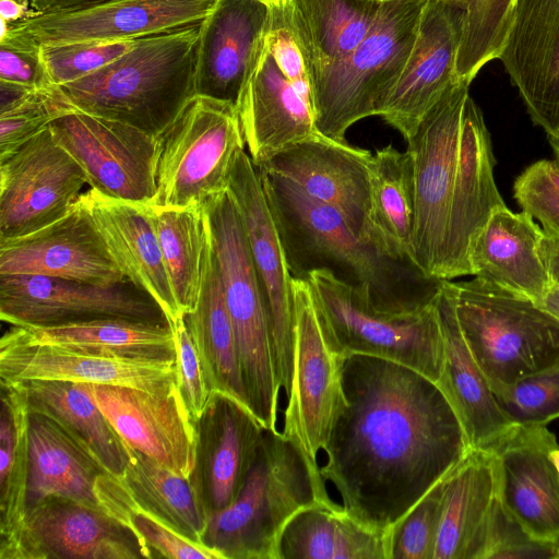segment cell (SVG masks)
<instances>
[{
    "mask_svg": "<svg viewBox=\"0 0 559 559\" xmlns=\"http://www.w3.org/2000/svg\"><path fill=\"white\" fill-rule=\"evenodd\" d=\"M516 0H467L455 75L468 84L488 61L499 59Z\"/></svg>",
    "mask_w": 559,
    "mask_h": 559,
    "instance_id": "obj_43",
    "label": "cell"
},
{
    "mask_svg": "<svg viewBox=\"0 0 559 559\" xmlns=\"http://www.w3.org/2000/svg\"><path fill=\"white\" fill-rule=\"evenodd\" d=\"M262 1L266 2L267 4H273V3H278V2L287 1V0H262Z\"/></svg>",
    "mask_w": 559,
    "mask_h": 559,
    "instance_id": "obj_60",
    "label": "cell"
},
{
    "mask_svg": "<svg viewBox=\"0 0 559 559\" xmlns=\"http://www.w3.org/2000/svg\"><path fill=\"white\" fill-rule=\"evenodd\" d=\"M497 492L493 453L471 449L445 477L433 559H466Z\"/></svg>",
    "mask_w": 559,
    "mask_h": 559,
    "instance_id": "obj_35",
    "label": "cell"
},
{
    "mask_svg": "<svg viewBox=\"0 0 559 559\" xmlns=\"http://www.w3.org/2000/svg\"><path fill=\"white\" fill-rule=\"evenodd\" d=\"M538 305L559 320V285L551 283L543 300Z\"/></svg>",
    "mask_w": 559,
    "mask_h": 559,
    "instance_id": "obj_57",
    "label": "cell"
},
{
    "mask_svg": "<svg viewBox=\"0 0 559 559\" xmlns=\"http://www.w3.org/2000/svg\"><path fill=\"white\" fill-rule=\"evenodd\" d=\"M293 292L295 372L282 432L319 464L318 452L328 440L342 397L340 369L322 335L307 281L293 278Z\"/></svg>",
    "mask_w": 559,
    "mask_h": 559,
    "instance_id": "obj_17",
    "label": "cell"
},
{
    "mask_svg": "<svg viewBox=\"0 0 559 559\" xmlns=\"http://www.w3.org/2000/svg\"><path fill=\"white\" fill-rule=\"evenodd\" d=\"M433 304L444 353L436 383L455 412L471 449L491 451L514 424L501 411L464 340L455 313L453 282L441 281Z\"/></svg>",
    "mask_w": 559,
    "mask_h": 559,
    "instance_id": "obj_27",
    "label": "cell"
},
{
    "mask_svg": "<svg viewBox=\"0 0 559 559\" xmlns=\"http://www.w3.org/2000/svg\"><path fill=\"white\" fill-rule=\"evenodd\" d=\"M377 1L386 2V1H393V0H377Z\"/></svg>",
    "mask_w": 559,
    "mask_h": 559,
    "instance_id": "obj_61",
    "label": "cell"
},
{
    "mask_svg": "<svg viewBox=\"0 0 559 559\" xmlns=\"http://www.w3.org/2000/svg\"><path fill=\"white\" fill-rule=\"evenodd\" d=\"M513 197L523 212L542 224L546 233L559 235V164L539 159L515 179Z\"/></svg>",
    "mask_w": 559,
    "mask_h": 559,
    "instance_id": "obj_50",
    "label": "cell"
},
{
    "mask_svg": "<svg viewBox=\"0 0 559 559\" xmlns=\"http://www.w3.org/2000/svg\"><path fill=\"white\" fill-rule=\"evenodd\" d=\"M204 212L248 406L265 429L276 430L281 386L273 364L265 299L243 223L228 191L211 200Z\"/></svg>",
    "mask_w": 559,
    "mask_h": 559,
    "instance_id": "obj_7",
    "label": "cell"
},
{
    "mask_svg": "<svg viewBox=\"0 0 559 559\" xmlns=\"http://www.w3.org/2000/svg\"><path fill=\"white\" fill-rule=\"evenodd\" d=\"M549 456L559 476V445L550 451Z\"/></svg>",
    "mask_w": 559,
    "mask_h": 559,
    "instance_id": "obj_59",
    "label": "cell"
},
{
    "mask_svg": "<svg viewBox=\"0 0 559 559\" xmlns=\"http://www.w3.org/2000/svg\"><path fill=\"white\" fill-rule=\"evenodd\" d=\"M27 509L61 496L100 509L95 484L104 467L50 417L29 411ZM27 512V511H26Z\"/></svg>",
    "mask_w": 559,
    "mask_h": 559,
    "instance_id": "obj_31",
    "label": "cell"
},
{
    "mask_svg": "<svg viewBox=\"0 0 559 559\" xmlns=\"http://www.w3.org/2000/svg\"><path fill=\"white\" fill-rule=\"evenodd\" d=\"M447 475L385 531L386 559H433Z\"/></svg>",
    "mask_w": 559,
    "mask_h": 559,
    "instance_id": "obj_47",
    "label": "cell"
},
{
    "mask_svg": "<svg viewBox=\"0 0 559 559\" xmlns=\"http://www.w3.org/2000/svg\"><path fill=\"white\" fill-rule=\"evenodd\" d=\"M467 4L425 0L416 38L380 117L409 140L426 114L457 82L455 66Z\"/></svg>",
    "mask_w": 559,
    "mask_h": 559,
    "instance_id": "obj_16",
    "label": "cell"
},
{
    "mask_svg": "<svg viewBox=\"0 0 559 559\" xmlns=\"http://www.w3.org/2000/svg\"><path fill=\"white\" fill-rule=\"evenodd\" d=\"M270 4L262 0H216L200 33L195 95L237 106L265 46Z\"/></svg>",
    "mask_w": 559,
    "mask_h": 559,
    "instance_id": "obj_24",
    "label": "cell"
},
{
    "mask_svg": "<svg viewBox=\"0 0 559 559\" xmlns=\"http://www.w3.org/2000/svg\"><path fill=\"white\" fill-rule=\"evenodd\" d=\"M336 358L342 397L320 471L348 514L385 532L471 447L451 404L430 378L371 355Z\"/></svg>",
    "mask_w": 559,
    "mask_h": 559,
    "instance_id": "obj_1",
    "label": "cell"
},
{
    "mask_svg": "<svg viewBox=\"0 0 559 559\" xmlns=\"http://www.w3.org/2000/svg\"><path fill=\"white\" fill-rule=\"evenodd\" d=\"M183 317L210 389L226 393L249 408L212 239L197 307Z\"/></svg>",
    "mask_w": 559,
    "mask_h": 559,
    "instance_id": "obj_36",
    "label": "cell"
},
{
    "mask_svg": "<svg viewBox=\"0 0 559 559\" xmlns=\"http://www.w3.org/2000/svg\"><path fill=\"white\" fill-rule=\"evenodd\" d=\"M87 384L126 444L190 478L195 464V426L178 384L159 391Z\"/></svg>",
    "mask_w": 559,
    "mask_h": 559,
    "instance_id": "obj_19",
    "label": "cell"
},
{
    "mask_svg": "<svg viewBox=\"0 0 559 559\" xmlns=\"http://www.w3.org/2000/svg\"><path fill=\"white\" fill-rule=\"evenodd\" d=\"M134 534L104 510L61 496L27 509L12 559H139Z\"/></svg>",
    "mask_w": 559,
    "mask_h": 559,
    "instance_id": "obj_22",
    "label": "cell"
},
{
    "mask_svg": "<svg viewBox=\"0 0 559 559\" xmlns=\"http://www.w3.org/2000/svg\"><path fill=\"white\" fill-rule=\"evenodd\" d=\"M459 1H463V2H465V3L467 2V0H459Z\"/></svg>",
    "mask_w": 559,
    "mask_h": 559,
    "instance_id": "obj_62",
    "label": "cell"
},
{
    "mask_svg": "<svg viewBox=\"0 0 559 559\" xmlns=\"http://www.w3.org/2000/svg\"><path fill=\"white\" fill-rule=\"evenodd\" d=\"M195 464L190 479L207 515L228 507L240 492L265 428L243 404L213 391L194 421Z\"/></svg>",
    "mask_w": 559,
    "mask_h": 559,
    "instance_id": "obj_20",
    "label": "cell"
},
{
    "mask_svg": "<svg viewBox=\"0 0 559 559\" xmlns=\"http://www.w3.org/2000/svg\"><path fill=\"white\" fill-rule=\"evenodd\" d=\"M425 0L382 2L365 38L343 60L318 72L313 83L317 131L345 141L357 121L380 112L412 51Z\"/></svg>",
    "mask_w": 559,
    "mask_h": 559,
    "instance_id": "obj_6",
    "label": "cell"
},
{
    "mask_svg": "<svg viewBox=\"0 0 559 559\" xmlns=\"http://www.w3.org/2000/svg\"><path fill=\"white\" fill-rule=\"evenodd\" d=\"M304 280L309 285L324 341L336 357L349 354L381 357L411 367L437 382L444 353L433 300L418 312L385 314L369 308L349 285L330 271H311Z\"/></svg>",
    "mask_w": 559,
    "mask_h": 559,
    "instance_id": "obj_9",
    "label": "cell"
},
{
    "mask_svg": "<svg viewBox=\"0 0 559 559\" xmlns=\"http://www.w3.org/2000/svg\"><path fill=\"white\" fill-rule=\"evenodd\" d=\"M0 274L44 275L103 286L128 281L80 199L53 223L0 240Z\"/></svg>",
    "mask_w": 559,
    "mask_h": 559,
    "instance_id": "obj_18",
    "label": "cell"
},
{
    "mask_svg": "<svg viewBox=\"0 0 559 559\" xmlns=\"http://www.w3.org/2000/svg\"><path fill=\"white\" fill-rule=\"evenodd\" d=\"M110 0H29L33 10L39 13H52L90 7Z\"/></svg>",
    "mask_w": 559,
    "mask_h": 559,
    "instance_id": "obj_54",
    "label": "cell"
},
{
    "mask_svg": "<svg viewBox=\"0 0 559 559\" xmlns=\"http://www.w3.org/2000/svg\"><path fill=\"white\" fill-rule=\"evenodd\" d=\"M0 81L28 90L53 86L46 69L41 47L12 34L0 35Z\"/></svg>",
    "mask_w": 559,
    "mask_h": 559,
    "instance_id": "obj_52",
    "label": "cell"
},
{
    "mask_svg": "<svg viewBox=\"0 0 559 559\" xmlns=\"http://www.w3.org/2000/svg\"><path fill=\"white\" fill-rule=\"evenodd\" d=\"M468 86L451 85L406 141L415 188L411 258L439 281L472 275L473 241L506 205L490 133Z\"/></svg>",
    "mask_w": 559,
    "mask_h": 559,
    "instance_id": "obj_2",
    "label": "cell"
},
{
    "mask_svg": "<svg viewBox=\"0 0 559 559\" xmlns=\"http://www.w3.org/2000/svg\"><path fill=\"white\" fill-rule=\"evenodd\" d=\"M539 254L551 283L559 285V235L543 230Z\"/></svg>",
    "mask_w": 559,
    "mask_h": 559,
    "instance_id": "obj_53",
    "label": "cell"
},
{
    "mask_svg": "<svg viewBox=\"0 0 559 559\" xmlns=\"http://www.w3.org/2000/svg\"><path fill=\"white\" fill-rule=\"evenodd\" d=\"M78 110L59 86L35 90L0 112V160L5 159L58 118Z\"/></svg>",
    "mask_w": 559,
    "mask_h": 559,
    "instance_id": "obj_46",
    "label": "cell"
},
{
    "mask_svg": "<svg viewBox=\"0 0 559 559\" xmlns=\"http://www.w3.org/2000/svg\"><path fill=\"white\" fill-rule=\"evenodd\" d=\"M227 191L241 216L262 287L269 314L275 374L287 401L292 394L295 372L293 277L259 171L245 150L236 158Z\"/></svg>",
    "mask_w": 559,
    "mask_h": 559,
    "instance_id": "obj_13",
    "label": "cell"
},
{
    "mask_svg": "<svg viewBox=\"0 0 559 559\" xmlns=\"http://www.w3.org/2000/svg\"><path fill=\"white\" fill-rule=\"evenodd\" d=\"M95 493L103 510L128 527L141 544L145 558L218 559L202 544L193 543L142 509L118 477L104 473L95 484Z\"/></svg>",
    "mask_w": 559,
    "mask_h": 559,
    "instance_id": "obj_42",
    "label": "cell"
},
{
    "mask_svg": "<svg viewBox=\"0 0 559 559\" xmlns=\"http://www.w3.org/2000/svg\"><path fill=\"white\" fill-rule=\"evenodd\" d=\"M334 503L320 465L280 430L265 429L236 499L209 514L201 543L218 559H276L280 534L300 509Z\"/></svg>",
    "mask_w": 559,
    "mask_h": 559,
    "instance_id": "obj_5",
    "label": "cell"
},
{
    "mask_svg": "<svg viewBox=\"0 0 559 559\" xmlns=\"http://www.w3.org/2000/svg\"><path fill=\"white\" fill-rule=\"evenodd\" d=\"M24 380H59L159 391L178 384L177 359H132L28 343L11 328L0 340V382Z\"/></svg>",
    "mask_w": 559,
    "mask_h": 559,
    "instance_id": "obj_23",
    "label": "cell"
},
{
    "mask_svg": "<svg viewBox=\"0 0 559 559\" xmlns=\"http://www.w3.org/2000/svg\"><path fill=\"white\" fill-rule=\"evenodd\" d=\"M124 447L128 463L116 477L132 499L180 536L202 544L209 515L191 479L126 443Z\"/></svg>",
    "mask_w": 559,
    "mask_h": 559,
    "instance_id": "obj_39",
    "label": "cell"
},
{
    "mask_svg": "<svg viewBox=\"0 0 559 559\" xmlns=\"http://www.w3.org/2000/svg\"><path fill=\"white\" fill-rule=\"evenodd\" d=\"M266 45L277 66L313 111L314 62L293 0L270 4Z\"/></svg>",
    "mask_w": 559,
    "mask_h": 559,
    "instance_id": "obj_45",
    "label": "cell"
},
{
    "mask_svg": "<svg viewBox=\"0 0 559 559\" xmlns=\"http://www.w3.org/2000/svg\"><path fill=\"white\" fill-rule=\"evenodd\" d=\"M371 157L368 150L318 132L255 167L337 210L359 235L369 239Z\"/></svg>",
    "mask_w": 559,
    "mask_h": 559,
    "instance_id": "obj_21",
    "label": "cell"
},
{
    "mask_svg": "<svg viewBox=\"0 0 559 559\" xmlns=\"http://www.w3.org/2000/svg\"><path fill=\"white\" fill-rule=\"evenodd\" d=\"M547 425L514 424L491 450L499 495L537 539L559 544V476L550 460L558 447Z\"/></svg>",
    "mask_w": 559,
    "mask_h": 559,
    "instance_id": "obj_25",
    "label": "cell"
},
{
    "mask_svg": "<svg viewBox=\"0 0 559 559\" xmlns=\"http://www.w3.org/2000/svg\"><path fill=\"white\" fill-rule=\"evenodd\" d=\"M548 141L552 148L555 159L559 164V133L556 136H548Z\"/></svg>",
    "mask_w": 559,
    "mask_h": 559,
    "instance_id": "obj_58",
    "label": "cell"
},
{
    "mask_svg": "<svg viewBox=\"0 0 559 559\" xmlns=\"http://www.w3.org/2000/svg\"><path fill=\"white\" fill-rule=\"evenodd\" d=\"M414 194L408 152H400L392 145L377 150L370 162L368 238L384 252L409 261Z\"/></svg>",
    "mask_w": 559,
    "mask_h": 559,
    "instance_id": "obj_38",
    "label": "cell"
},
{
    "mask_svg": "<svg viewBox=\"0 0 559 559\" xmlns=\"http://www.w3.org/2000/svg\"><path fill=\"white\" fill-rule=\"evenodd\" d=\"M79 199L126 278L160 306L169 323L182 316L147 205L112 199L94 189L85 191Z\"/></svg>",
    "mask_w": 559,
    "mask_h": 559,
    "instance_id": "obj_29",
    "label": "cell"
},
{
    "mask_svg": "<svg viewBox=\"0 0 559 559\" xmlns=\"http://www.w3.org/2000/svg\"><path fill=\"white\" fill-rule=\"evenodd\" d=\"M499 59L547 136L559 133V0H516Z\"/></svg>",
    "mask_w": 559,
    "mask_h": 559,
    "instance_id": "obj_26",
    "label": "cell"
},
{
    "mask_svg": "<svg viewBox=\"0 0 559 559\" xmlns=\"http://www.w3.org/2000/svg\"><path fill=\"white\" fill-rule=\"evenodd\" d=\"M245 145L236 106L195 95L158 136L150 205L204 209L227 191Z\"/></svg>",
    "mask_w": 559,
    "mask_h": 559,
    "instance_id": "obj_10",
    "label": "cell"
},
{
    "mask_svg": "<svg viewBox=\"0 0 559 559\" xmlns=\"http://www.w3.org/2000/svg\"><path fill=\"white\" fill-rule=\"evenodd\" d=\"M177 348V378L183 402L195 421L203 413L212 390L183 316L170 322Z\"/></svg>",
    "mask_w": 559,
    "mask_h": 559,
    "instance_id": "obj_51",
    "label": "cell"
},
{
    "mask_svg": "<svg viewBox=\"0 0 559 559\" xmlns=\"http://www.w3.org/2000/svg\"><path fill=\"white\" fill-rule=\"evenodd\" d=\"M50 129L81 167L91 189L127 202H153L158 138L81 110L58 118Z\"/></svg>",
    "mask_w": 559,
    "mask_h": 559,
    "instance_id": "obj_12",
    "label": "cell"
},
{
    "mask_svg": "<svg viewBox=\"0 0 559 559\" xmlns=\"http://www.w3.org/2000/svg\"><path fill=\"white\" fill-rule=\"evenodd\" d=\"M28 0H0V20L15 23L31 16L33 10Z\"/></svg>",
    "mask_w": 559,
    "mask_h": 559,
    "instance_id": "obj_55",
    "label": "cell"
},
{
    "mask_svg": "<svg viewBox=\"0 0 559 559\" xmlns=\"http://www.w3.org/2000/svg\"><path fill=\"white\" fill-rule=\"evenodd\" d=\"M0 318L11 325L27 328L103 319L169 323L160 306L129 280L103 286L44 275L12 274H0Z\"/></svg>",
    "mask_w": 559,
    "mask_h": 559,
    "instance_id": "obj_11",
    "label": "cell"
},
{
    "mask_svg": "<svg viewBox=\"0 0 559 559\" xmlns=\"http://www.w3.org/2000/svg\"><path fill=\"white\" fill-rule=\"evenodd\" d=\"M136 40H82L40 47L52 84L61 86L114 62L130 50Z\"/></svg>",
    "mask_w": 559,
    "mask_h": 559,
    "instance_id": "obj_49",
    "label": "cell"
},
{
    "mask_svg": "<svg viewBox=\"0 0 559 559\" xmlns=\"http://www.w3.org/2000/svg\"><path fill=\"white\" fill-rule=\"evenodd\" d=\"M200 24L139 38L114 62L59 86L78 109L158 138L195 96Z\"/></svg>",
    "mask_w": 559,
    "mask_h": 559,
    "instance_id": "obj_4",
    "label": "cell"
},
{
    "mask_svg": "<svg viewBox=\"0 0 559 559\" xmlns=\"http://www.w3.org/2000/svg\"><path fill=\"white\" fill-rule=\"evenodd\" d=\"M542 236L525 212L496 209L473 241L472 275L539 304L551 284L539 254Z\"/></svg>",
    "mask_w": 559,
    "mask_h": 559,
    "instance_id": "obj_30",
    "label": "cell"
},
{
    "mask_svg": "<svg viewBox=\"0 0 559 559\" xmlns=\"http://www.w3.org/2000/svg\"><path fill=\"white\" fill-rule=\"evenodd\" d=\"M28 408L50 417L114 476L128 463L123 440L96 404L87 383L59 380L17 381Z\"/></svg>",
    "mask_w": 559,
    "mask_h": 559,
    "instance_id": "obj_32",
    "label": "cell"
},
{
    "mask_svg": "<svg viewBox=\"0 0 559 559\" xmlns=\"http://www.w3.org/2000/svg\"><path fill=\"white\" fill-rule=\"evenodd\" d=\"M257 169L293 278L330 271L369 308L385 314L418 312L432 302L441 281L428 277L414 262L381 250L337 210L282 177Z\"/></svg>",
    "mask_w": 559,
    "mask_h": 559,
    "instance_id": "obj_3",
    "label": "cell"
},
{
    "mask_svg": "<svg viewBox=\"0 0 559 559\" xmlns=\"http://www.w3.org/2000/svg\"><path fill=\"white\" fill-rule=\"evenodd\" d=\"M491 390L501 411L513 424L547 425L559 418V362Z\"/></svg>",
    "mask_w": 559,
    "mask_h": 559,
    "instance_id": "obj_48",
    "label": "cell"
},
{
    "mask_svg": "<svg viewBox=\"0 0 559 559\" xmlns=\"http://www.w3.org/2000/svg\"><path fill=\"white\" fill-rule=\"evenodd\" d=\"M236 108L255 166L318 133L311 107L281 71L266 41Z\"/></svg>",
    "mask_w": 559,
    "mask_h": 559,
    "instance_id": "obj_28",
    "label": "cell"
},
{
    "mask_svg": "<svg viewBox=\"0 0 559 559\" xmlns=\"http://www.w3.org/2000/svg\"><path fill=\"white\" fill-rule=\"evenodd\" d=\"M216 0H110L52 13L34 12L15 23L1 20L0 35L37 45L82 40H133L200 24Z\"/></svg>",
    "mask_w": 559,
    "mask_h": 559,
    "instance_id": "obj_15",
    "label": "cell"
},
{
    "mask_svg": "<svg viewBox=\"0 0 559 559\" xmlns=\"http://www.w3.org/2000/svg\"><path fill=\"white\" fill-rule=\"evenodd\" d=\"M86 177L50 127L0 160V240L38 230L80 198Z\"/></svg>",
    "mask_w": 559,
    "mask_h": 559,
    "instance_id": "obj_14",
    "label": "cell"
},
{
    "mask_svg": "<svg viewBox=\"0 0 559 559\" xmlns=\"http://www.w3.org/2000/svg\"><path fill=\"white\" fill-rule=\"evenodd\" d=\"M147 209L178 309L185 316L197 307L211 246L204 209Z\"/></svg>",
    "mask_w": 559,
    "mask_h": 559,
    "instance_id": "obj_40",
    "label": "cell"
},
{
    "mask_svg": "<svg viewBox=\"0 0 559 559\" xmlns=\"http://www.w3.org/2000/svg\"><path fill=\"white\" fill-rule=\"evenodd\" d=\"M309 43L314 75L347 57L374 23L377 0H293Z\"/></svg>",
    "mask_w": 559,
    "mask_h": 559,
    "instance_id": "obj_41",
    "label": "cell"
},
{
    "mask_svg": "<svg viewBox=\"0 0 559 559\" xmlns=\"http://www.w3.org/2000/svg\"><path fill=\"white\" fill-rule=\"evenodd\" d=\"M276 559H386L385 532L359 522L342 504L316 502L285 524Z\"/></svg>",
    "mask_w": 559,
    "mask_h": 559,
    "instance_id": "obj_33",
    "label": "cell"
},
{
    "mask_svg": "<svg viewBox=\"0 0 559 559\" xmlns=\"http://www.w3.org/2000/svg\"><path fill=\"white\" fill-rule=\"evenodd\" d=\"M466 559H559V544L535 538L508 509L498 490Z\"/></svg>",
    "mask_w": 559,
    "mask_h": 559,
    "instance_id": "obj_44",
    "label": "cell"
},
{
    "mask_svg": "<svg viewBox=\"0 0 559 559\" xmlns=\"http://www.w3.org/2000/svg\"><path fill=\"white\" fill-rule=\"evenodd\" d=\"M28 343L112 357L143 360H176V340L169 323L103 319L57 326L12 325Z\"/></svg>",
    "mask_w": 559,
    "mask_h": 559,
    "instance_id": "obj_34",
    "label": "cell"
},
{
    "mask_svg": "<svg viewBox=\"0 0 559 559\" xmlns=\"http://www.w3.org/2000/svg\"><path fill=\"white\" fill-rule=\"evenodd\" d=\"M453 286L461 332L491 389L559 362V320L538 304L475 276Z\"/></svg>",
    "mask_w": 559,
    "mask_h": 559,
    "instance_id": "obj_8",
    "label": "cell"
},
{
    "mask_svg": "<svg viewBox=\"0 0 559 559\" xmlns=\"http://www.w3.org/2000/svg\"><path fill=\"white\" fill-rule=\"evenodd\" d=\"M32 91L13 83L0 81V112L20 102Z\"/></svg>",
    "mask_w": 559,
    "mask_h": 559,
    "instance_id": "obj_56",
    "label": "cell"
},
{
    "mask_svg": "<svg viewBox=\"0 0 559 559\" xmlns=\"http://www.w3.org/2000/svg\"><path fill=\"white\" fill-rule=\"evenodd\" d=\"M0 384V559H12L27 511L29 408L17 382Z\"/></svg>",
    "mask_w": 559,
    "mask_h": 559,
    "instance_id": "obj_37",
    "label": "cell"
}]
</instances>
